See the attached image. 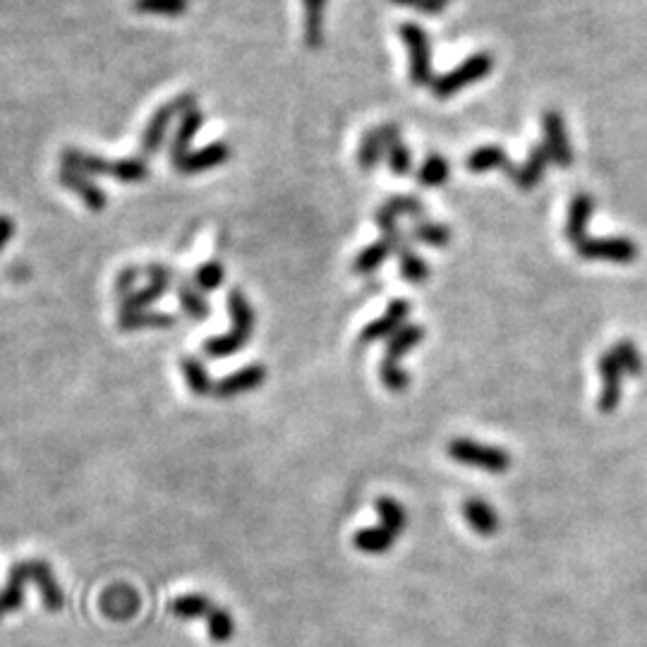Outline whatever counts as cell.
<instances>
[{"label": "cell", "instance_id": "obj_1", "mask_svg": "<svg viewBox=\"0 0 647 647\" xmlns=\"http://www.w3.org/2000/svg\"><path fill=\"white\" fill-rule=\"evenodd\" d=\"M192 108H197L195 94H183V96H175L171 101H166V104H163L159 111L149 118L147 128L142 132L139 156H142V159H149V156L159 154L163 142H166L168 128L173 125V120L183 118L187 111H192Z\"/></svg>", "mask_w": 647, "mask_h": 647}, {"label": "cell", "instance_id": "obj_2", "mask_svg": "<svg viewBox=\"0 0 647 647\" xmlns=\"http://www.w3.org/2000/svg\"><path fill=\"white\" fill-rule=\"evenodd\" d=\"M494 70V58L489 53H475V56L465 58L458 68H453L446 75L434 77L432 94L437 99H451V96L461 94L463 89L473 87L480 80H485L489 72Z\"/></svg>", "mask_w": 647, "mask_h": 647}, {"label": "cell", "instance_id": "obj_3", "mask_svg": "<svg viewBox=\"0 0 647 647\" xmlns=\"http://www.w3.org/2000/svg\"><path fill=\"white\" fill-rule=\"evenodd\" d=\"M401 34L405 48H408L410 58V82L415 87H432L434 82V70H432V44H429V36L420 24L415 22H403Z\"/></svg>", "mask_w": 647, "mask_h": 647}, {"label": "cell", "instance_id": "obj_4", "mask_svg": "<svg viewBox=\"0 0 647 647\" xmlns=\"http://www.w3.org/2000/svg\"><path fill=\"white\" fill-rule=\"evenodd\" d=\"M449 456L453 461L468 465V468L485 470V473H506L511 468L509 453L497 446L477 444L473 439H453L449 444Z\"/></svg>", "mask_w": 647, "mask_h": 647}, {"label": "cell", "instance_id": "obj_5", "mask_svg": "<svg viewBox=\"0 0 647 647\" xmlns=\"http://www.w3.org/2000/svg\"><path fill=\"white\" fill-rule=\"evenodd\" d=\"M580 259L588 262L633 264L638 259V245L631 238H585L576 245Z\"/></svg>", "mask_w": 647, "mask_h": 647}, {"label": "cell", "instance_id": "obj_6", "mask_svg": "<svg viewBox=\"0 0 647 647\" xmlns=\"http://www.w3.org/2000/svg\"><path fill=\"white\" fill-rule=\"evenodd\" d=\"M398 137H401V128H398L396 123H384V125H377V128L367 130L365 137L360 139V147H358L360 171L370 173L379 161H384L386 154H389V147Z\"/></svg>", "mask_w": 647, "mask_h": 647}, {"label": "cell", "instance_id": "obj_7", "mask_svg": "<svg viewBox=\"0 0 647 647\" xmlns=\"http://www.w3.org/2000/svg\"><path fill=\"white\" fill-rule=\"evenodd\" d=\"M542 132H544V147L549 151V159L554 166L571 168L573 166V147L568 139L564 116L559 111H547L542 116Z\"/></svg>", "mask_w": 647, "mask_h": 647}, {"label": "cell", "instance_id": "obj_8", "mask_svg": "<svg viewBox=\"0 0 647 647\" xmlns=\"http://www.w3.org/2000/svg\"><path fill=\"white\" fill-rule=\"evenodd\" d=\"M228 159H231V147H228V142H211L207 147L190 151V154L175 159L173 168L180 175H197L223 166Z\"/></svg>", "mask_w": 647, "mask_h": 647}, {"label": "cell", "instance_id": "obj_9", "mask_svg": "<svg viewBox=\"0 0 647 647\" xmlns=\"http://www.w3.org/2000/svg\"><path fill=\"white\" fill-rule=\"evenodd\" d=\"M549 163H552V159H549L547 147H544V144H535V147L530 149L528 159L523 163H511V168L506 171V175H509V180L518 187V190L528 192V190H535V187L542 183L544 171H547Z\"/></svg>", "mask_w": 647, "mask_h": 647}, {"label": "cell", "instance_id": "obj_10", "mask_svg": "<svg viewBox=\"0 0 647 647\" xmlns=\"http://www.w3.org/2000/svg\"><path fill=\"white\" fill-rule=\"evenodd\" d=\"M410 314V302L408 300H393L386 312L379 319H374L372 324H367L360 334L362 346H370V343L382 341V338H391L398 329H403L405 319Z\"/></svg>", "mask_w": 647, "mask_h": 647}, {"label": "cell", "instance_id": "obj_11", "mask_svg": "<svg viewBox=\"0 0 647 647\" xmlns=\"http://www.w3.org/2000/svg\"><path fill=\"white\" fill-rule=\"evenodd\" d=\"M266 382V367L262 365H247L243 370L228 374L226 379H221V382L214 384V396L216 398H223V401H228V398H235V396H243V393H250L259 389Z\"/></svg>", "mask_w": 647, "mask_h": 647}, {"label": "cell", "instance_id": "obj_12", "mask_svg": "<svg viewBox=\"0 0 647 647\" xmlns=\"http://www.w3.org/2000/svg\"><path fill=\"white\" fill-rule=\"evenodd\" d=\"M27 566H29V580H32L36 588H39L41 600H44V607L48 609V612H60L65 604V595H63V590H60L53 568L48 566L44 559L27 561Z\"/></svg>", "mask_w": 647, "mask_h": 647}, {"label": "cell", "instance_id": "obj_13", "mask_svg": "<svg viewBox=\"0 0 647 647\" xmlns=\"http://www.w3.org/2000/svg\"><path fill=\"white\" fill-rule=\"evenodd\" d=\"M58 183L63 185L65 190L75 192V195L82 199L84 207H87V209H92V211L106 209V204H108L106 192L101 190V187L96 185L92 178H87V175H82L77 171H70V168H60Z\"/></svg>", "mask_w": 647, "mask_h": 647}, {"label": "cell", "instance_id": "obj_14", "mask_svg": "<svg viewBox=\"0 0 647 647\" xmlns=\"http://www.w3.org/2000/svg\"><path fill=\"white\" fill-rule=\"evenodd\" d=\"M592 214H595V197L580 192L571 199V207H568V219H566V238L571 240L573 245H580L585 238H588V226Z\"/></svg>", "mask_w": 647, "mask_h": 647}, {"label": "cell", "instance_id": "obj_15", "mask_svg": "<svg viewBox=\"0 0 647 647\" xmlns=\"http://www.w3.org/2000/svg\"><path fill=\"white\" fill-rule=\"evenodd\" d=\"M600 377H602V396H600V410L602 413H614L616 405L621 401V367L616 365L612 350L600 358Z\"/></svg>", "mask_w": 647, "mask_h": 647}, {"label": "cell", "instance_id": "obj_16", "mask_svg": "<svg viewBox=\"0 0 647 647\" xmlns=\"http://www.w3.org/2000/svg\"><path fill=\"white\" fill-rule=\"evenodd\" d=\"M202 125H204V113L199 111V108H192V111H187L185 116L180 118L178 130H175L171 144H168V154H171V161L190 154L192 142H195L197 132L202 130Z\"/></svg>", "mask_w": 647, "mask_h": 647}, {"label": "cell", "instance_id": "obj_17", "mask_svg": "<svg viewBox=\"0 0 647 647\" xmlns=\"http://www.w3.org/2000/svg\"><path fill=\"white\" fill-rule=\"evenodd\" d=\"M101 609H104V614L111 616V619L125 621L139 609V597L135 590L125 588V585H116V588H108L104 592V597H101Z\"/></svg>", "mask_w": 647, "mask_h": 647}, {"label": "cell", "instance_id": "obj_18", "mask_svg": "<svg viewBox=\"0 0 647 647\" xmlns=\"http://www.w3.org/2000/svg\"><path fill=\"white\" fill-rule=\"evenodd\" d=\"M463 516L468 520V525L473 528L477 535L489 537L499 530V516L487 501L482 499H468L463 504Z\"/></svg>", "mask_w": 647, "mask_h": 647}, {"label": "cell", "instance_id": "obj_19", "mask_svg": "<svg viewBox=\"0 0 647 647\" xmlns=\"http://www.w3.org/2000/svg\"><path fill=\"white\" fill-rule=\"evenodd\" d=\"M511 159L504 149L497 147V144H489V147L475 149L473 154L465 159V168L470 173H487V171H509Z\"/></svg>", "mask_w": 647, "mask_h": 647}, {"label": "cell", "instance_id": "obj_20", "mask_svg": "<svg viewBox=\"0 0 647 647\" xmlns=\"http://www.w3.org/2000/svg\"><path fill=\"white\" fill-rule=\"evenodd\" d=\"M228 310H231V319H233L231 331L250 341L252 331H255V310H252L250 300L245 298L243 290L233 288L231 293H228Z\"/></svg>", "mask_w": 647, "mask_h": 647}, {"label": "cell", "instance_id": "obj_21", "mask_svg": "<svg viewBox=\"0 0 647 647\" xmlns=\"http://www.w3.org/2000/svg\"><path fill=\"white\" fill-rule=\"evenodd\" d=\"M29 583V566L27 561H20L10 568L8 583H5V590L0 592V604H3L5 612H17V609L24 604V585Z\"/></svg>", "mask_w": 647, "mask_h": 647}, {"label": "cell", "instance_id": "obj_22", "mask_svg": "<svg viewBox=\"0 0 647 647\" xmlns=\"http://www.w3.org/2000/svg\"><path fill=\"white\" fill-rule=\"evenodd\" d=\"M302 12H305V27H302L305 44L317 51L324 44L326 0H302Z\"/></svg>", "mask_w": 647, "mask_h": 647}, {"label": "cell", "instance_id": "obj_23", "mask_svg": "<svg viewBox=\"0 0 647 647\" xmlns=\"http://www.w3.org/2000/svg\"><path fill=\"white\" fill-rule=\"evenodd\" d=\"M178 324L173 314H163L154 310L142 312H120L118 326L123 331H139V329H168V326Z\"/></svg>", "mask_w": 647, "mask_h": 647}, {"label": "cell", "instance_id": "obj_24", "mask_svg": "<svg viewBox=\"0 0 647 647\" xmlns=\"http://www.w3.org/2000/svg\"><path fill=\"white\" fill-rule=\"evenodd\" d=\"M425 341V326L420 324H405L403 329H398L396 334L389 338V348H386L384 358L401 362L403 355H408L410 350Z\"/></svg>", "mask_w": 647, "mask_h": 647}, {"label": "cell", "instance_id": "obj_25", "mask_svg": "<svg viewBox=\"0 0 647 647\" xmlns=\"http://www.w3.org/2000/svg\"><path fill=\"white\" fill-rule=\"evenodd\" d=\"M171 612H173V616H178V619H183V621L202 619V616L207 619V616L214 612V604H211L209 597L192 592V595L175 597V600L171 602Z\"/></svg>", "mask_w": 647, "mask_h": 647}, {"label": "cell", "instance_id": "obj_26", "mask_svg": "<svg viewBox=\"0 0 647 647\" xmlns=\"http://www.w3.org/2000/svg\"><path fill=\"white\" fill-rule=\"evenodd\" d=\"M391 255H393V250H391L389 240H386V238L377 240V243L367 245L365 250H362L360 255L355 257L353 271H355V274H360V276L374 274V271H377L379 266H382Z\"/></svg>", "mask_w": 647, "mask_h": 647}, {"label": "cell", "instance_id": "obj_27", "mask_svg": "<svg viewBox=\"0 0 647 647\" xmlns=\"http://www.w3.org/2000/svg\"><path fill=\"white\" fill-rule=\"evenodd\" d=\"M180 370H183L185 382L195 396H209V393H214V382H211L207 367H204L202 360L190 358V355H187V358L180 360Z\"/></svg>", "mask_w": 647, "mask_h": 647}, {"label": "cell", "instance_id": "obj_28", "mask_svg": "<svg viewBox=\"0 0 647 647\" xmlns=\"http://www.w3.org/2000/svg\"><path fill=\"white\" fill-rule=\"evenodd\" d=\"M410 240L429 247H446L451 243V228L444 226V223L420 219L410 228Z\"/></svg>", "mask_w": 647, "mask_h": 647}, {"label": "cell", "instance_id": "obj_29", "mask_svg": "<svg viewBox=\"0 0 647 647\" xmlns=\"http://www.w3.org/2000/svg\"><path fill=\"white\" fill-rule=\"evenodd\" d=\"M396 542V535L384 528V525H377V528H367L360 530L358 535L353 537V544L365 554H384L389 552Z\"/></svg>", "mask_w": 647, "mask_h": 647}, {"label": "cell", "instance_id": "obj_30", "mask_svg": "<svg viewBox=\"0 0 647 647\" xmlns=\"http://www.w3.org/2000/svg\"><path fill=\"white\" fill-rule=\"evenodd\" d=\"M449 161L441 154H429L425 161H422L420 171H417V183L425 187H441L449 180Z\"/></svg>", "mask_w": 647, "mask_h": 647}, {"label": "cell", "instance_id": "obj_31", "mask_svg": "<svg viewBox=\"0 0 647 647\" xmlns=\"http://www.w3.org/2000/svg\"><path fill=\"white\" fill-rule=\"evenodd\" d=\"M113 180L118 183L132 185V183H144L149 178V163L142 159V156H128V159L113 161Z\"/></svg>", "mask_w": 647, "mask_h": 647}, {"label": "cell", "instance_id": "obj_32", "mask_svg": "<svg viewBox=\"0 0 647 647\" xmlns=\"http://www.w3.org/2000/svg\"><path fill=\"white\" fill-rule=\"evenodd\" d=\"M178 302L185 314H190L197 322H202V319H207L211 314V307L207 298H204V293H199L192 283H178Z\"/></svg>", "mask_w": 647, "mask_h": 647}, {"label": "cell", "instance_id": "obj_33", "mask_svg": "<svg viewBox=\"0 0 647 647\" xmlns=\"http://www.w3.org/2000/svg\"><path fill=\"white\" fill-rule=\"evenodd\" d=\"M247 343H250L247 338L235 334V331H228V334H223V336L209 338V341L202 346V350L209 355V358L221 360V358H231V355L240 353Z\"/></svg>", "mask_w": 647, "mask_h": 647}, {"label": "cell", "instance_id": "obj_34", "mask_svg": "<svg viewBox=\"0 0 647 647\" xmlns=\"http://www.w3.org/2000/svg\"><path fill=\"white\" fill-rule=\"evenodd\" d=\"M374 506H377V513H379V518H382L384 528L393 532V535H401V532L405 530V523H408V513H405L403 506L391 497L377 499L374 501Z\"/></svg>", "mask_w": 647, "mask_h": 647}, {"label": "cell", "instance_id": "obj_35", "mask_svg": "<svg viewBox=\"0 0 647 647\" xmlns=\"http://www.w3.org/2000/svg\"><path fill=\"white\" fill-rule=\"evenodd\" d=\"M187 0H132V10L139 15L180 17L187 12Z\"/></svg>", "mask_w": 647, "mask_h": 647}, {"label": "cell", "instance_id": "obj_36", "mask_svg": "<svg viewBox=\"0 0 647 647\" xmlns=\"http://www.w3.org/2000/svg\"><path fill=\"white\" fill-rule=\"evenodd\" d=\"M612 355L616 365L621 367V372L628 374V377H638L643 372V358H640L636 343L633 341H619L612 348Z\"/></svg>", "mask_w": 647, "mask_h": 647}, {"label": "cell", "instance_id": "obj_37", "mask_svg": "<svg viewBox=\"0 0 647 647\" xmlns=\"http://www.w3.org/2000/svg\"><path fill=\"white\" fill-rule=\"evenodd\" d=\"M223 278H226V269H223L221 262H204L197 266V271L192 274V286H195L199 293H211V290L221 288Z\"/></svg>", "mask_w": 647, "mask_h": 647}, {"label": "cell", "instance_id": "obj_38", "mask_svg": "<svg viewBox=\"0 0 647 647\" xmlns=\"http://www.w3.org/2000/svg\"><path fill=\"white\" fill-rule=\"evenodd\" d=\"M398 262H401V276L408 283H425L429 278V264L420 255H415L410 247L398 252Z\"/></svg>", "mask_w": 647, "mask_h": 647}, {"label": "cell", "instance_id": "obj_39", "mask_svg": "<svg viewBox=\"0 0 647 647\" xmlns=\"http://www.w3.org/2000/svg\"><path fill=\"white\" fill-rule=\"evenodd\" d=\"M382 209L389 211V214L396 216V219H401V216H410V219L420 221L422 216H425V204H422L420 199L413 195H393L382 204Z\"/></svg>", "mask_w": 647, "mask_h": 647}, {"label": "cell", "instance_id": "obj_40", "mask_svg": "<svg viewBox=\"0 0 647 647\" xmlns=\"http://www.w3.org/2000/svg\"><path fill=\"white\" fill-rule=\"evenodd\" d=\"M207 628H209V636L214 643H228V640L233 638L235 633V621L228 609H219L214 607V612L207 616Z\"/></svg>", "mask_w": 647, "mask_h": 647}, {"label": "cell", "instance_id": "obj_41", "mask_svg": "<svg viewBox=\"0 0 647 647\" xmlns=\"http://www.w3.org/2000/svg\"><path fill=\"white\" fill-rule=\"evenodd\" d=\"M379 377H382L384 386L391 393H403L405 389H408V384H410L408 372L403 370L401 362H398V360L384 358L382 365H379Z\"/></svg>", "mask_w": 647, "mask_h": 647}, {"label": "cell", "instance_id": "obj_42", "mask_svg": "<svg viewBox=\"0 0 647 647\" xmlns=\"http://www.w3.org/2000/svg\"><path fill=\"white\" fill-rule=\"evenodd\" d=\"M386 161H389V168L393 175H408L413 171V154H410L408 144L403 142L401 137L389 147V154H386Z\"/></svg>", "mask_w": 647, "mask_h": 647}, {"label": "cell", "instance_id": "obj_43", "mask_svg": "<svg viewBox=\"0 0 647 647\" xmlns=\"http://www.w3.org/2000/svg\"><path fill=\"white\" fill-rule=\"evenodd\" d=\"M393 5H401V8L422 12V15H441L446 10V5L441 0H391Z\"/></svg>", "mask_w": 647, "mask_h": 647}, {"label": "cell", "instance_id": "obj_44", "mask_svg": "<svg viewBox=\"0 0 647 647\" xmlns=\"http://www.w3.org/2000/svg\"><path fill=\"white\" fill-rule=\"evenodd\" d=\"M137 276H139V269H125L123 274L118 276V281H116L118 298H125V295L132 293V286H135Z\"/></svg>", "mask_w": 647, "mask_h": 647}, {"label": "cell", "instance_id": "obj_45", "mask_svg": "<svg viewBox=\"0 0 647 647\" xmlns=\"http://www.w3.org/2000/svg\"><path fill=\"white\" fill-rule=\"evenodd\" d=\"M12 233H15V223H12L10 216L0 214V252H3V247L10 243Z\"/></svg>", "mask_w": 647, "mask_h": 647}, {"label": "cell", "instance_id": "obj_46", "mask_svg": "<svg viewBox=\"0 0 647 647\" xmlns=\"http://www.w3.org/2000/svg\"><path fill=\"white\" fill-rule=\"evenodd\" d=\"M3 614H5V609H3V604H0V619H3Z\"/></svg>", "mask_w": 647, "mask_h": 647}, {"label": "cell", "instance_id": "obj_47", "mask_svg": "<svg viewBox=\"0 0 647 647\" xmlns=\"http://www.w3.org/2000/svg\"><path fill=\"white\" fill-rule=\"evenodd\" d=\"M441 3H444V5H449V3H451V0H441Z\"/></svg>", "mask_w": 647, "mask_h": 647}]
</instances>
